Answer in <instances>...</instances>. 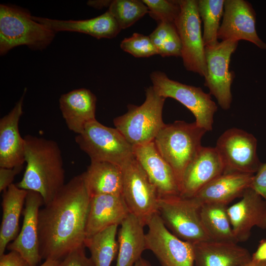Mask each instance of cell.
<instances>
[{
  "mask_svg": "<svg viewBox=\"0 0 266 266\" xmlns=\"http://www.w3.org/2000/svg\"><path fill=\"white\" fill-rule=\"evenodd\" d=\"M90 201L81 174L73 177L40 209L38 217L42 259L61 261L84 245Z\"/></svg>",
  "mask_w": 266,
  "mask_h": 266,
  "instance_id": "obj_1",
  "label": "cell"
},
{
  "mask_svg": "<svg viewBox=\"0 0 266 266\" xmlns=\"http://www.w3.org/2000/svg\"><path fill=\"white\" fill-rule=\"evenodd\" d=\"M24 138L27 165L23 178L16 185L40 194L45 205L65 184L61 151L53 140L32 135Z\"/></svg>",
  "mask_w": 266,
  "mask_h": 266,
  "instance_id": "obj_2",
  "label": "cell"
},
{
  "mask_svg": "<svg viewBox=\"0 0 266 266\" xmlns=\"http://www.w3.org/2000/svg\"><path fill=\"white\" fill-rule=\"evenodd\" d=\"M56 33L36 21L29 11L17 6L0 5V54L27 46L42 50L50 44Z\"/></svg>",
  "mask_w": 266,
  "mask_h": 266,
  "instance_id": "obj_3",
  "label": "cell"
},
{
  "mask_svg": "<svg viewBox=\"0 0 266 266\" xmlns=\"http://www.w3.org/2000/svg\"><path fill=\"white\" fill-rule=\"evenodd\" d=\"M206 132L195 122L175 121L165 124L154 140L158 151L174 170L179 187L183 172L202 147L201 139Z\"/></svg>",
  "mask_w": 266,
  "mask_h": 266,
  "instance_id": "obj_4",
  "label": "cell"
},
{
  "mask_svg": "<svg viewBox=\"0 0 266 266\" xmlns=\"http://www.w3.org/2000/svg\"><path fill=\"white\" fill-rule=\"evenodd\" d=\"M145 96L142 104H128L127 112L113 120L115 128L133 147L154 141L165 125L162 112L166 98L157 94L152 86L146 88Z\"/></svg>",
  "mask_w": 266,
  "mask_h": 266,
  "instance_id": "obj_5",
  "label": "cell"
},
{
  "mask_svg": "<svg viewBox=\"0 0 266 266\" xmlns=\"http://www.w3.org/2000/svg\"><path fill=\"white\" fill-rule=\"evenodd\" d=\"M75 140L91 161L107 162L121 167L134 156L133 147L117 129L97 120L88 123Z\"/></svg>",
  "mask_w": 266,
  "mask_h": 266,
  "instance_id": "obj_6",
  "label": "cell"
},
{
  "mask_svg": "<svg viewBox=\"0 0 266 266\" xmlns=\"http://www.w3.org/2000/svg\"><path fill=\"white\" fill-rule=\"evenodd\" d=\"M200 205L193 198L159 197L158 213L167 229L179 238L194 244L210 240L202 225Z\"/></svg>",
  "mask_w": 266,
  "mask_h": 266,
  "instance_id": "obj_7",
  "label": "cell"
},
{
  "mask_svg": "<svg viewBox=\"0 0 266 266\" xmlns=\"http://www.w3.org/2000/svg\"><path fill=\"white\" fill-rule=\"evenodd\" d=\"M150 77L157 94L177 100L193 114L195 122L199 127L207 132L212 130L214 115L218 107L209 93H205L200 87L170 79L161 71L152 72Z\"/></svg>",
  "mask_w": 266,
  "mask_h": 266,
  "instance_id": "obj_8",
  "label": "cell"
},
{
  "mask_svg": "<svg viewBox=\"0 0 266 266\" xmlns=\"http://www.w3.org/2000/svg\"><path fill=\"white\" fill-rule=\"evenodd\" d=\"M180 12L175 22L181 44V58L185 68L205 77L207 73L201 20L198 0H178Z\"/></svg>",
  "mask_w": 266,
  "mask_h": 266,
  "instance_id": "obj_9",
  "label": "cell"
},
{
  "mask_svg": "<svg viewBox=\"0 0 266 266\" xmlns=\"http://www.w3.org/2000/svg\"><path fill=\"white\" fill-rule=\"evenodd\" d=\"M121 167L122 196L130 213L146 226L152 216L158 213V191L134 156Z\"/></svg>",
  "mask_w": 266,
  "mask_h": 266,
  "instance_id": "obj_10",
  "label": "cell"
},
{
  "mask_svg": "<svg viewBox=\"0 0 266 266\" xmlns=\"http://www.w3.org/2000/svg\"><path fill=\"white\" fill-rule=\"evenodd\" d=\"M215 147L223 162L224 173L255 174L262 164L257 155L256 138L242 129L232 128L225 131Z\"/></svg>",
  "mask_w": 266,
  "mask_h": 266,
  "instance_id": "obj_11",
  "label": "cell"
},
{
  "mask_svg": "<svg viewBox=\"0 0 266 266\" xmlns=\"http://www.w3.org/2000/svg\"><path fill=\"white\" fill-rule=\"evenodd\" d=\"M238 43V41L229 39L219 42L214 46L205 47L207 73L204 85L224 110L230 109L232 102L231 85L234 74L229 71V66L231 56Z\"/></svg>",
  "mask_w": 266,
  "mask_h": 266,
  "instance_id": "obj_12",
  "label": "cell"
},
{
  "mask_svg": "<svg viewBox=\"0 0 266 266\" xmlns=\"http://www.w3.org/2000/svg\"><path fill=\"white\" fill-rule=\"evenodd\" d=\"M146 226V250L152 251L162 266H194L193 244L172 234L158 213L152 216Z\"/></svg>",
  "mask_w": 266,
  "mask_h": 266,
  "instance_id": "obj_13",
  "label": "cell"
},
{
  "mask_svg": "<svg viewBox=\"0 0 266 266\" xmlns=\"http://www.w3.org/2000/svg\"><path fill=\"white\" fill-rule=\"evenodd\" d=\"M256 24V13L249 2L244 0H225L218 39L245 40L261 49L266 50V43L257 34Z\"/></svg>",
  "mask_w": 266,
  "mask_h": 266,
  "instance_id": "obj_14",
  "label": "cell"
},
{
  "mask_svg": "<svg viewBox=\"0 0 266 266\" xmlns=\"http://www.w3.org/2000/svg\"><path fill=\"white\" fill-rule=\"evenodd\" d=\"M44 205L42 196L37 192L28 191L21 230L7 249L19 252L30 266H37L42 259L39 252L38 217L40 207Z\"/></svg>",
  "mask_w": 266,
  "mask_h": 266,
  "instance_id": "obj_15",
  "label": "cell"
},
{
  "mask_svg": "<svg viewBox=\"0 0 266 266\" xmlns=\"http://www.w3.org/2000/svg\"><path fill=\"white\" fill-rule=\"evenodd\" d=\"M224 172V165L215 147L202 146L183 172L180 183V196L193 198L206 185Z\"/></svg>",
  "mask_w": 266,
  "mask_h": 266,
  "instance_id": "obj_16",
  "label": "cell"
},
{
  "mask_svg": "<svg viewBox=\"0 0 266 266\" xmlns=\"http://www.w3.org/2000/svg\"><path fill=\"white\" fill-rule=\"evenodd\" d=\"M227 212L237 242L248 240L254 227L266 230V202L250 187L239 201L228 207Z\"/></svg>",
  "mask_w": 266,
  "mask_h": 266,
  "instance_id": "obj_17",
  "label": "cell"
},
{
  "mask_svg": "<svg viewBox=\"0 0 266 266\" xmlns=\"http://www.w3.org/2000/svg\"><path fill=\"white\" fill-rule=\"evenodd\" d=\"M134 156L156 187L159 197L180 195L175 172L158 151L154 141L133 147Z\"/></svg>",
  "mask_w": 266,
  "mask_h": 266,
  "instance_id": "obj_18",
  "label": "cell"
},
{
  "mask_svg": "<svg viewBox=\"0 0 266 266\" xmlns=\"http://www.w3.org/2000/svg\"><path fill=\"white\" fill-rule=\"evenodd\" d=\"M27 89L12 109L0 119V167L11 168L25 163V140L19 130Z\"/></svg>",
  "mask_w": 266,
  "mask_h": 266,
  "instance_id": "obj_19",
  "label": "cell"
},
{
  "mask_svg": "<svg viewBox=\"0 0 266 266\" xmlns=\"http://www.w3.org/2000/svg\"><path fill=\"white\" fill-rule=\"evenodd\" d=\"M131 213L122 195H100L90 198L86 236L113 225H120Z\"/></svg>",
  "mask_w": 266,
  "mask_h": 266,
  "instance_id": "obj_20",
  "label": "cell"
},
{
  "mask_svg": "<svg viewBox=\"0 0 266 266\" xmlns=\"http://www.w3.org/2000/svg\"><path fill=\"white\" fill-rule=\"evenodd\" d=\"M237 243L209 240L193 244L196 266H243L252 260V255Z\"/></svg>",
  "mask_w": 266,
  "mask_h": 266,
  "instance_id": "obj_21",
  "label": "cell"
},
{
  "mask_svg": "<svg viewBox=\"0 0 266 266\" xmlns=\"http://www.w3.org/2000/svg\"><path fill=\"white\" fill-rule=\"evenodd\" d=\"M254 175L241 172L223 173L203 187L193 198L200 206L207 203L228 205L241 197L251 187Z\"/></svg>",
  "mask_w": 266,
  "mask_h": 266,
  "instance_id": "obj_22",
  "label": "cell"
},
{
  "mask_svg": "<svg viewBox=\"0 0 266 266\" xmlns=\"http://www.w3.org/2000/svg\"><path fill=\"white\" fill-rule=\"evenodd\" d=\"M97 97L90 90L80 88L63 94L60 108L69 130L80 134L85 126L96 120Z\"/></svg>",
  "mask_w": 266,
  "mask_h": 266,
  "instance_id": "obj_23",
  "label": "cell"
},
{
  "mask_svg": "<svg viewBox=\"0 0 266 266\" xmlns=\"http://www.w3.org/2000/svg\"><path fill=\"white\" fill-rule=\"evenodd\" d=\"M33 18L56 33L61 31L78 32L98 39L114 38L122 30L108 11L86 20H61L33 16Z\"/></svg>",
  "mask_w": 266,
  "mask_h": 266,
  "instance_id": "obj_24",
  "label": "cell"
},
{
  "mask_svg": "<svg viewBox=\"0 0 266 266\" xmlns=\"http://www.w3.org/2000/svg\"><path fill=\"white\" fill-rule=\"evenodd\" d=\"M81 176L90 198L100 195H122L121 167L107 162L91 161Z\"/></svg>",
  "mask_w": 266,
  "mask_h": 266,
  "instance_id": "obj_25",
  "label": "cell"
},
{
  "mask_svg": "<svg viewBox=\"0 0 266 266\" xmlns=\"http://www.w3.org/2000/svg\"><path fill=\"white\" fill-rule=\"evenodd\" d=\"M145 226L130 213L118 231V250L116 266H133L146 250Z\"/></svg>",
  "mask_w": 266,
  "mask_h": 266,
  "instance_id": "obj_26",
  "label": "cell"
},
{
  "mask_svg": "<svg viewBox=\"0 0 266 266\" xmlns=\"http://www.w3.org/2000/svg\"><path fill=\"white\" fill-rule=\"evenodd\" d=\"M28 191L12 184L2 192L0 228V256L18 234L20 217Z\"/></svg>",
  "mask_w": 266,
  "mask_h": 266,
  "instance_id": "obj_27",
  "label": "cell"
},
{
  "mask_svg": "<svg viewBox=\"0 0 266 266\" xmlns=\"http://www.w3.org/2000/svg\"><path fill=\"white\" fill-rule=\"evenodd\" d=\"M227 208V205L222 203L201 204L200 208L201 222L211 240L238 243L233 233Z\"/></svg>",
  "mask_w": 266,
  "mask_h": 266,
  "instance_id": "obj_28",
  "label": "cell"
},
{
  "mask_svg": "<svg viewBox=\"0 0 266 266\" xmlns=\"http://www.w3.org/2000/svg\"><path fill=\"white\" fill-rule=\"evenodd\" d=\"M118 225H113L89 237L84 241L94 266H111L118 253Z\"/></svg>",
  "mask_w": 266,
  "mask_h": 266,
  "instance_id": "obj_29",
  "label": "cell"
},
{
  "mask_svg": "<svg viewBox=\"0 0 266 266\" xmlns=\"http://www.w3.org/2000/svg\"><path fill=\"white\" fill-rule=\"evenodd\" d=\"M225 0H199L198 10L203 23L202 35L205 46H214L219 42L217 34L223 15Z\"/></svg>",
  "mask_w": 266,
  "mask_h": 266,
  "instance_id": "obj_30",
  "label": "cell"
},
{
  "mask_svg": "<svg viewBox=\"0 0 266 266\" xmlns=\"http://www.w3.org/2000/svg\"><path fill=\"white\" fill-rule=\"evenodd\" d=\"M149 36L157 54L163 57H181L182 44L175 24L159 23Z\"/></svg>",
  "mask_w": 266,
  "mask_h": 266,
  "instance_id": "obj_31",
  "label": "cell"
},
{
  "mask_svg": "<svg viewBox=\"0 0 266 266\" xmlns=\"http://www.w3.org/2000/svg\"><path fill=\"white\" fill-rule=\"evenodd\" d=\"M108 11L122 30L131 27L149 12L147 6L139 0H112Z\"/></svg>",
  "mask_w": 266,
  "mask_h": 266,
  "instance_id": "obj_32",
  "label": "cell"
},
{
  "mask_svg": "<svg viewBox=\"0 0 266 266\" xmlns=\"http://www.w3.org/2000/svg\"><path fill=\"white\" fill-rule=\"evenodd\" d=\"M142 1L147 6L149 15L158 23L175 24L180 12L178 0H142Z\"/></svg>",
  "mask_w": 266,
  "mask_h": 266,
  "instance_id": "obj_33",
  "label": "cell"
},
{
  "mask_svg": "<svg viewBox=\"0 0 266 266\" xmlns=\"http://www.w3.org/2000/svg\"><path fill=\"white\" fill-rule=\"evenodd\" d=\"M120 47L136 58H146L157 54L149 36L137 33L125 38L120 43Z\"/></svg>",
  "mask_w": 266,
  "mask_h": 266,
  "instance_id": "obj_34",
  "label": "cell"
},
{
  "mask_svg": "<svg viewBox=\"0 0 266 266\" xmlns=\"http://www.w3.org/2000/svg\"><path fill=\"white\" fill-rule=\"evenodd\" d=\"M85 247L82 246L71 252L60 261L58 266H94L91 258L86 256Z\"/></svg>",
  "mask_w": 266,
  "mask_h": 266,
  "instance_id": "obj_35",
  "label": "cell"
},
{
  "mask_svg": "<svg viewBox=\"0 0 266 266\" xmlns=\"http://www.w3.org/2000/svg\"><path fill=\"white\" fill-rule=\"evenodd\" d=\"M250 188L266 202V163H262L254 174Z\"/></svg>",
  "mask_w": 266,
  "mask_h": 266,
  "instance_id": "obj_36",
  "label": "cell"
},
{
  "mask_svg": "<svg viewBox=\"0 0 266 266\" xmlns=\"http://www.w3.org/2000/svg\"><path fill=\"white\" fill-rule=\"evenodd\" d=\"M23 166L14 167H0V192H3L12 183L17 174L22 169Z\"/></svg>",
  "mask_w": 266,
  "mask_h": 266,
  "instance_id": "obj_37",
  "label": "cell"
},
{
  "mask_svg": "<svg viewBox=\"0 0 266 266\" xmlns=\"http://www.w3.org/2000/svg\"><path fill=\"white\" fill-rule=\"evenodd\" d=\"M0 266H30L28 262L18 252L10 251L0 256Z\"/></svg>",
  "mask_w": 266,
  "mask_h": 266,
  "instance_id": "obj_38",
  "label": "cell"
},
{
  "mask_svg": "<svg viewBox=\"0 0 266 266\" xmlns=\"http://www.w3.org/2000/svg\"><path fill=\"white\" fill-rule=\"evenodd\" d=\"M252 259L255 261H266V239H262L254 253L252 255Z\"/></svg>",
  "mask_w": 266,
  "mask_h": 266,
  "instance_id": "obj_39",
  "label": "cell"
},
{
  "mask_svg": "<svg viewBox=\"0 0 266 266\" xmlns=\"http://www.w3.org/2000/svg\"><path fill=\"white\" fill-rule=\"evenodd\" d=\"M112 0H89L87 2V4L97 9H101L104 7H108L110 6Z\"/></svg>",
  "mask_w": 266,
  "mask_h": 266,
  "instance_id": "obj_40",
  "label": "cell"
},
{
  "mask_svg": "<svg viewBox=\"0 0 266 266\" xmlns=\"http://www.w3.org/2000/svg\"><path fill=\"white\" fill-rule=\"evenodd\" d=\"M242 266H266V261H255L251 260Z\"/></svg>",
  "mask_w": 266,
  "mask_h": 266,
  "instance_id": "obj_41",
  "label": "cell"
},
{
  "mask_svg": "<svg viewBox=\"0 0 266 266\" xmlns=\"http://www.w3.org/2000/svg\"><path fill=\"white\" fill-rule=\"evenodd\" d=\"M60 261L51 259H47L39 266H58Z\"/></svg>",
  "mask_w": 266,
  "mask_h": 266,
  "instance_id": "obj_42",
  "label": "cell"
},
{
  "mask_svg": "<svg viewBox=\"0 0 266 266\" xmlns=\"http://www.w3.org/2000/svg\"><path fill=\"white\" fill-rule=\"evenodd\" d=\"M133 266H151V265L148 261L141 257Z\"/></svg>",
  "mask_w": 266,
  "mask_h": 266,
  "instance_id": "obj_43",
  "label": "cell"
}]
</instances>
